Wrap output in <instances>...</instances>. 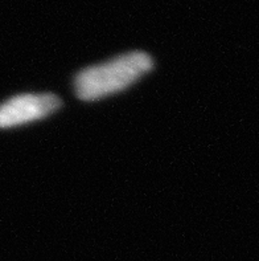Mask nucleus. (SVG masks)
Instances as JSON below:
<instances>
[{
  "mask_svg": "<svg viewBox=\"0 0 259 261\" xmlns=\"http://www.w3.org/2000/svg\"><path fill=\"white\" fill-rule=\"evenodd\" d=\"M154 61L141 50L128 52L99 65L79 70L74 77V92L82 101H97L127 89L151 72Z\"/></svg>",
  "mask_w": 259,
  "mask_h": 261,
  "instance_id": "nucleus-1",
  "label": "nucleus"
},
{
  "mask_svg": "<svg viewBox=\"0 0 259 261\" xmlns=\"http://www.w3.org/2000/svg\"><path fill=\"white\" fill-rule=\"evenodd\" d=\"M63 101L52 93H30L10 98L0 105V129L39 121L57 112Z\"/></svg>",
  "mask_w": 259,
  "mask_h": 261,
  "instance_id": "nucleus-2",
  "label": "nucleus"
}]
</instances>
